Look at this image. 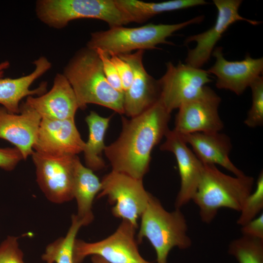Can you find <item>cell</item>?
Masks as SVG:
<instances>
[{
    "label": "cell",
    "mask_w": 263,
    "mask_h": 263,
    "mask_svg": "<svg viewBox=\"0 0 263 263\" xmlns=\"http://www.w3.org/2000/svg\"><path fill=\"white\" fill-rule=\"evenodd\" d=\"M169 113L159 99L139 114L122 117L118 138L104 150L112 170L143 179L148 171L153 148L169 130Z\"/></svg>",
    "instance_id": "1"
},
{
    "label": "cell",
    "mask_w": 263,
    "mask_h": 263,
    "mask_svg": "<svg viewBox=\"0 0 263 263\" xmlns=\"http://www.w3.org/2000/svg\"><path fill=\"white\" fill-rule=\"evenodd\" d=\"M63 74L75 92L79 109L94 104L124 113V94L108 83L95 51L87 47L79 50L65 66Z\"/></svg>",
    "instance_id": "2"
},
{
    "label": "cell",
    "mask_w": 263,
    "mask_h": 263,
    "mask_svg": "<svg viewBox=\"0 0 263 263\" xmlns=\"http://www.w3.org/2000/svg\"><path fill=\"white\" fill-rule=\"evenodd\" d=\"M253 177L244 174L231 176L214 165L204 164L201 177L192 201L199 210L202 221L210 223L221 208L240 212L252 192Z\"/></svg>",
    "instance_id": "3"
},
{
    "label": "cell",
    "mask_w": 263,
    "mask_h": 263,
    "mask_svg": "<svg viewBox=\"0 0 263 263\" xmlns=\"http://www.w3.org/2000/svg\"><path fill=\"white\" fill-rule=\"evenodd\" d=\"M204 17L199 16L175 24H148L129 28L123 26L111 27L105 31L92 33L87 47L101 49L109 56L130 53L134 50L158 49L159 44H172L167 38L189 25L203 21Z\"/></svg>",
    "instance_id": "4"
},
{
    "label": "cell",
    "mask_w": 263,
    "mask_h": 263,
    "mask_svg": "<svg viewBox=\"0 0 263 263\" xmlns=\"http://www.w3.org/2000/svg\"><path fill=\"white\" fill-rule=\"evenodd\" d=\"M141 218L138 242L145 238L149 241L155 251L157 263H168L169 254L174 247L186 249L191 246L187 222L180 209L167 211L151 194Z\"/></svg>",
    "instance_id": "5"
},
{
    "label": "cell",
    "mask_w": 263,
    "mask_h": 263,
    "mask_svg": "<svg viewBox=\"0 0 263 263\" xmlns=\"http://www.w3.org/2000/svg\"><path fill=\"white\" fill-rule=\"evenodd\" d=\"M36 12L41 22L55 29L80 19L101 20L110 28L132 22L115 0H39L36 2Z\"/></svg>",
    "instance_id": "6"
},
{
    "label": "cell",
    "mask_w": 263,
    "mask_h": 263,
    "mask_svg": "<svg viewBox=\"0 0 263 263\" xmlns=\"http://www.w3.org/2000/svg\"><path fill=\"white\" fill-rule=\"evenodd\" d=\"M97 198L107 196L113 215L137 228V220L146 209L151 194L143 185V179L112 170L101 181Z\"/></svg>",
    "instance_id": "7"
},
{
    "label": "cell",
    "mask_w": 263,
    "mask_h": 263,
    "mask_svg": "<svg viewBox=\"0 0 263 263\" xmlns=\"http://www.w3.org/2000/svg\"><path fill=\"white\" fill-rule=\"evenodd\" d=\"M37 181L47 198L60 204L74 199L73 181L76 155H52L34 151Z\"/></svg>",
    "instance_id": "8"
},
{
    "label": "cell",
    "mask_w": 263,
    "mask_h": 263,
    "mask_svg": "<svg viewBox=\"0 0 263 263\" xmlns=\"http://www.w3.org/2000/svg\"><path fill=\"white\" fill-rule=\"evenodd\" d=\"M136 227L123 221L115 231L107 238L88 243L76 239L74 247V261L81 263L90 255L101 257L109 263H151L140 255L135 240Z\"/></svg>",
    "instance_id": "9"
},
{
    "label": "cell",
    "mask_w": 263,
    "mask_h": 263,
    "mask_svg": "<svg viewBox=\"0 0 263 263\" xmlns=\"http://www.w3.org/2000/svg\"><path fill=\"white\" fill-rule=\"evenodd\" d=\"M212 80L207 71L180 61L166 64L165 74L158 80L159 99L171 113L183 104L199 96L206 85Z\"/></svg>",
    "instance_id": "10"
},
{
    "label": "cell",
    "mask_w": 263,
    "mask_h": 263,
    "mask_svg": "<svg viewBox=\"0 0 263 263\" xmlns=\"http://www.w3.org/2000/svg\"><path fill=\"white\" fill-rule=\"evenodd\" d=\"M217 10V15L214 24L206 31L187 37L186 44L195 41L196 46L189 49L185 59L186 63L197 68L201 67L208 62L217 42L223 34L233 23L240 20L253 25L260 21L249 19L242 17L239 9L242 3L241 0H213Z\"/></svg>",
    "instance_id": "11"
},
{
    "label": "cell",
    "mask_w": 263,
    "mask_h": 263,
    "mask_svg": "<svg viewBox=\"0 0 263 263\" xmlns=\"http://www.w3.org/2000/svg\"><path fill=\"white\" fill-rule=\"evenodd\" d=\"M221 101L220 97L206 86L199 96L178 108L173 130L181 135L220 132L224 128L218 111Z\"/></svg>",
    "instance_id": "12"
},
{
    "label": "cell",
    "mask_w": 263,
    "mask_h": 263,
    "mask_svg": "<svg viewBox=\"0 0 263 263\" xmlns=\"http://www.w3.org/2000/svg\"><path fill=\"white\" fill-rule=\"evenodd\" d=\"M165 137V141L160 149L174 154L179 169L181 185L175 207L180 209L192 200L201 177L204 164L188 147L181 136L173 130L169 129Z\"/></svg>",
    "instance_id": "13"
},
{
    "label": "cell",
    "mask_w": 263,
    "mask_h": 263,
    "mask_svg": "<svg viewBox=\"0 0 263 263\" xmlns=\"http://www.w3.org/2000/svg\"><path fill=\"white\" fill-rule=\"evenodd\" d=\"M212 55L216 60L207 71L216 76L218 89L241 95L263 74V57L253 58L247 55L242 60L229 61L224 57L221 47L215 48Z\"/></svg>",
    "instance_id": "14"
},
{
    "label": "cell",
    "mask_w": 263,
    "mask_h": 263,
    "mask_svg": "<svg viewBox=\"0 0 263 263\" xmlns=\"http://www.w3.org/2000/svg\"><path fill=\"white\" fill-rule=\"evenodd\" d=\"M144 52L138 50L117 55L127 61L132 70V82L124 94V114L131 117L142 113L159 99L158 80L148 73L143 65Z\"/></svg>",
    "instance_id": "15"
},
{
    "label": "cell",
    "mask_w": 263,
    "mask_h": 263,
    "mask_svg": "<svg viewBox=\"0 0 263 263\" xmlns=\"http://www.w3.org/2000/svg\"><path fill=\"white\" fill-rule=\"evenodd\" d=\"M85 145L75 119H41L33 150L52 155H76Z\"/></svg>",
    "instance_id": "16"
},
{
    "label": "cell",
    "mask_w": 263,
    "mask_h": 263,
    "mask_svg": "<svg viewBox=\"0 0 263 263\" xmlns=\"http://www.w3.org/2000/svg\"><path fill=\"white\" fill-rule=\"evenodd\" d=\"M41 120L39 115L25 102L20 104L18 114L0 106V138L14 145L23 159L31 155Z\"/></svg>",
    "instance_id": "17"
},
{
    "label": "cell",
    "mask_w": 263,
    "mask_h": 263,
    "mask_svg": "<svg viewBox=\"0 0 263 263\" xmlns=\"http://www.w3.org/2000/svg\"><path fill=\"white\" fill-rule=\"evenodd\" d=\"M25 103L34 110L41 119H75L79 109L75 92L63 74H57L51 89L44 94L27 97Z\"/></svg>",
    "instance_id": "18"
},
{
    "label": "cell",
    "mask_w": 263,
    "mask_h": 263,
    "mask_svg": "<svg viewBox=\"0 0 263 263\" xmlns=\"http://www.w3.org/2000/svg\"><path fill=\"white\" fill-rule=\"evenodd\" d=\"M35 69L30 74L16 78H3L4 70L10 63H0V104L9 112L20 113V102L23 98L33 95H41L46 93L47 83H41L35 89H30L32 83L51 67V63L45 56H40L33 62Z\"/></svg>",
    "instance_id": "19"
},
{
    "label": "cell",
    "mask_w": 263,
    "mask_h": 263,
    "mask_svg": "<svg viewBox=\"0 0 263 263\" xmlns=\"http://www.w3.org/2000/svg\"><path fill=\"white\" fill-rule=\"evenodd\" d=\"M180 135L192 147L194 154L203 164L219 165L235 176L245 174L230 160L232 144L226 134L220 132H200Z\"/></svg>",
    "instance_id": "20"
},
{
    "label": "cell",
    "mask_w": 263,
    "mask_h": 263,
    "mask_svg": "<svg viewBox=\"0 0 263 263\" xmlns=\"http://www.w3.org/2000/svg\"><path fill=\"white\" fill-rule=\"evenodd\" d=\"M101 188L98 178L92 170L84 166L79 158L74 171L73 195L77 205L76 216L83 222V226L90 224L94 220L93 204Z\"/></svg>",
    "instance_id": "21"
},
{
    "label": "cell",
    "mask_w": 263,
    "mask_h": 263,
    "mask_svg": "<svg viewBox=\"0 0 263 263\" xmlns=\"http://www.w3.org/2000/svg\"><path fill=\"white\" fill-rule=\"evenodd\" d=\"M132 22L142 23L153 16L166 12L187 9L207 4L204 0H171L145 2L137 0H115Z\"/></svg>",
    "instance_id": "22"
},
{
    "label": "cell",
    "mask_w": 263,
    "mask_h": 263,
    "mask_svg": "<svg viewBox=\"0 0 263 263\" xmlns=\"http://www.w3.org/2000/svg\"><path fill=\"white\" fill-rule=\"evenodd\" d=\"M110 118L102 117L94 111H91L85 118L89 133L83 152L86 167L93 171L105 167L102 153L106 146L104 138Z\"/></svg>",
    "instance_id": "23"
},
{
    "label": "cell",
    "mask_w": 263,
    "mask_h": 263,
    "mask_svg": "<svg viewBox=\"0 0 263 263\" xmlns=\"http://www.w3.org/2000/svg\"><path fill=\"white\" fill-rule=\"evenodd\" d=\"M71 225L64 237L49 244L41 258L46 263H75L74 247L76 236L83 222L76 215L72 216Z\"/></svg>",
    "instance_id": "24"
},
{
    "label": "cell",
    "mask_w": 263,
    "mask_h": 263,
    "mask_svg": "<svg viewBox=\"0 0 263 263\" xmlns=\"http://www.w3.org/2000/svg\"><path fill=\"white\" fill-rule=\"evenodd\" d=\"M228 253L238 263H263V240L242 235L230 243Z\"/></svg>",
    "instance_id": "25"
},
{
    "label": "cell",
    "mask_w": 263,
    "mask_h": 263,
    "mask_svg": "<svg viewBox=\"0 0 263 263\" xmlns=\"http://www.w3.org/2000/svg\"><path fill=\"white\" fill-rule=\"evenodd\" d=\"M263 208V172L258 177L256 188L246 199L240 210L237 223L240 226L246 224L257 217Z\"/></svg>",
    "instance_id": "26"
},
{
    "label": "cell",
    "mask_w": 263,
    "mask_h": 263,
    "mask_svg": "<svg viewBox=\"0 0 263 263\" xmlns=\"http://www.w3.org/2000/svg\"><path fill=\"white\" fill-rule=\"evenodd\" d=\"M252 104L244 124L249 128L261 127L263 124V77L260 76L251 84Z\"/></svg>",
    "instance_id": "27"
},
{
    "label": "cell",
    "mask_w": 263,
    "mask_h": 263,
    "mask_svg": "<svg viewBox=\"0 0 263 263\" xmlns=\"http://www.w3.org/2000/svg\"><path fill=\"white\" fill-rule=\"evenodd\" d=\"M18 237L8 236L0 244V263H25Z\"/></svg>",
    "instance_id": "28"
},
{
    "label": "cell",
    "mask_w": 263,
    "mask_h": 263,
    "mask_svg": "<svg viewBox=\"0 0 263 263\" xmlns=\"http://www.w3.org/2000/svg\"><path fill=\"white\" fill-rule=\"evenodd\" d=\"M94 51L97 53L101 61L103 72L108 83L115 90L124 94L118 74L109 55L101 49Z\"/></svg>",
    "instance_id": "29"
},
{
    "label": "cell",
    "mask_w": 263,
    "mask_h": 263,
    "mask_svg": "<svg viewBox=\"0 0 263 263\" xmlns=\"http://www.w3.org/2000/svg\"><path fill=\"white\" fill-rule=\"evenodd\" d=\"M120 77L124 93L129 88L132 82L133 73L130 65L117 55L109 56Z\"/></svg>",
    "instance_id": "30"
},
{
    "label": "cell",
    "mask_w": 263,
    "mask_h": 263,
    "mask_svg": "<svg viewBox=\"0 0 263 263\" xmlns=\"http://www.w3.org/2000/svg\"><path fill=\"white\" fill-rule=\"evenodd\" d=\"M23 159L19 150L14 148H0V168L7 171L13 170Z\"/></svg>",
    "instance_id": "31"
},
{
    "label": "cell",
    "mask_w": 263,
    "mask_h": 263,
    "mask_svg": "<svg viewBox=\"0 0 263 263\" xmlns=\"http://www.w3.org/2000/svg\"><path fill=\"white\" fill-rule=\"evenodd\" d=\"M242 235L263 240V214L257 217L242 226Z\"/></svg>",
    "instance_id": "32"
},
{
    "label": "cell",
    "mask_w": 263,
    "mask_h": 263,
    "mask_svg": "<svg viewBox=\"0 0 263 263\" xmlns=\"http://www.w3.org/2000/svg\"><path fill=\"white\" fill-rule=\"evenodd\" d=\"M92 263H109L100 256L93 255L91 258Z\"/></svg>",
    "instance_id": "33"
}]
</instances>
